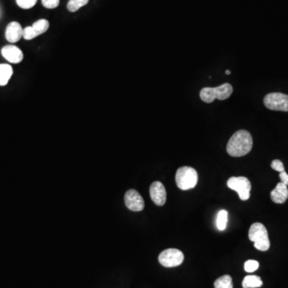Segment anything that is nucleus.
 Masks as SVG:
<instances>
[{
  "mask_svg": "<svg viewBox=\"0 0 288 288\" xmlns=\"http://www.w3.org/2000/svg\"><path fill=\"white\" fill-rule=\"evenodd\" d=\"M279 178L281 180V183H284L285 185L288 186V174L285 171L279 173Z\"/></svg>",
  "mask_w": 288,
  "mask_h": 288,
  "instance_id": "b1692460",
  "label": "nucleus"
},
{
  "mask_svg": "<svg viewBox=\"0 0 288 288\" xmlns=\"http://www.w3.org/2000/svg\"><path fill=\"white\" fill-rule=\"evenodd\" d=\"M263 103L272 111L288 112V96L282 93H270L265 96Z\"/></svg>",
  "mask_w": 288,
  "mask_h": 288,
  "instance_id": "0eeeda50",
  "label": "nucleus"
},
{
  "mask_svg": "<svg viewBox=\"0 0 288 288\" xmlns=\"http://www.w3.org/2000/svg\"><path fill=\"white\" fill-rule=\"evenodd\" d=\"M248 238L254 242V247L258 251L267 252L270 248L268 230L261 223H255L250 226Z\"/></svg>",
  "mask_w": 288,
  "mask_h": 288,
  "instance_id": "f03ea898",
  "label": "nucleus"
},
{
  "mask_svg": "<svg viewBox=\"0 0 288 288\" xmlns=\"http://www.w3.org/2000/svg\"><path fill=\"white\" fill-rule=\"evenodd\" d=\"M13 75V69L9 64H0V86H6Z\"/></svg>",
  "mask_w": 288,
  "mask_h": 288,
  "instance_id": "ddd939ff",
  "label": "nucleus"
},
{
  "mask_svg": "<svg viewBox=\"0 0 288 288\" xmlns=\"http://www.w3.org/2000/svg\"><path fill=\"white\" fill-rule=\"evenodd\" d=\"M49 26H50L49 22L47 19L43 18L33 23L32 28H34V32H36V34L39 36L40 34H44L48 30Z\"/></svg>",
  "mask_w": 288,
  "mask_h": 288,
  "instance_id": "dca6fc26",
  "label": "nucleus"
},
{
  "mask_svg": "<svg viewBox=\"0 0 288 288\" xmlns=\"http://www.w3.org/2000/svg\"><path fill=\"white\" fill-rule=\"evenodd\" d=\"M227 217H228V213L226 210H221L218 213L217 227L220 231H224L226 229Z\"/></svg>",
  "mask_w": 288,
  "mask_h": 288,
  "instance_id": "f3484780",
  "label": "nucleus"
},
{
  "mask_svg": "<svg viewBox=\"0 0 288 288\" xmlns=\"http://www.w3.org/2000/svg\"><path fill=\"white\" fill-rule=\"evenodd\" d=\"M253 146L252 136L247 130L236 131L226 145V151L232 157L246 156L252 151Z\"/></svg>",
  "mask_w": 288,
  "mask_h": 288,
  "instance_id": "f257e3e1",
  "label": "nucleus"
},
{
  "mask_svg": "<svg viewBox=\"0 0 288 288\" xmlns=\"http://www.w3.org/2000/svg\"><path fill=\"white\" fill-rule=\"evenodd\" d=\"M125 205L132 211H141L144 210L145 204L143 197L137 191L130 189L128 191L124 196Z\"/></svg>",
  "mask_w": 288,
  "mask_h": 288,
  "instance_id": "6e6552de",
  "label": "nucleus"
},
{
  "mask_svg": "<svg viewBox=\"0 0 288 288\" xmlns=\"http://www.w3.org/2000/svg\"><path fill=\"white\" fill-rule=\"evenodd\" d=\"M259 267L258 261L253 260V259H250L247 260L244 263V270L245 272H248V273H252V272H256Z\"/></svg>",
  "mask_w": 288,
  "mask_h": 288,
  "instance_id": "6ab92c4d",
  "label": "nucleus"
},
{
  "mask_svg": "<svg viewBox=\"0 0 288 288\" xmlns=\"http://www.w3.org/2000/svg\"><path fill=\"white\" fill-rule=\"evenodd\" d=\"M151 200L157 206H163L167 201V192L165 187L160 181H156L150 187Z\"/></svg>",
  "mask_w": 288,
  "mask_h": 288,
  "instance_id": "1a4fd4ad",
  "label": "nucleus"
},
{
  "mask_svg": "<svg viewBox=\"0 0 288 288\" xmlns=\"http://www.w3.org/2000/svg\"><path fill=\"white\" fill-rule=\"evenodd\" d=\"M38 36L36 32H34V28L32 27H27L23 29V38L26 40H32Z\"/></svg>",
  "mask_w": 288,
  "mask_h": 288,
  "instance_id": "412c9836",
  "label": "nucleus"
},
{
  "mask_svg": "<svg viewBox=\"0 0 288 288\" xmlns=\"http://www.w3.org/2000/svg\"><path fill=\"white\" fill-rule=\"evenodd\" d=\"M23 29L18 22H12L7 25L5 37L11 44H16L23 38Z\"/></svg>",
  "mask_w": 288,
  "mask_h": 288,
  "instance_id": "9b49d317",
  "label": "nucleus"
},
{
  "mask_svg": "<svg viewBox=\"0 0 288 288\" xmlns=\"http://www.w3.org/2000/svg\"><path fill=\"white\" fill-rule=\"evenodd\" d=\"M42 4L48 9H54L59 7L60 0H42Z\"/></svg>",
  "mask_w": 288,
  "mask_h": 288,
  "instance_id": "4be33fe9",
  "label": "nucleus"
},
{
  "mask_svg": "<svg viewBox=\"0 0 288 288\" xmlns=\"http://www.w3.org/2000/svg\"><path fill=\"white\" fill-rule=\"evenodd\" d=\"M242 288H257L263 286V281L258 275H247L242 280Z\"/></svg>",
  "mask_w": 288,
  "mask_h": 288,
  "instance_id": "4468645a",
  "label": "nucleus"
},
{
  "mask_svg": "<svg viewBox=\"0 0 288 288\" xmlns=\"http://www.w3.org/2000/svg\"><path fill=\"white\" fill-rule=\"evenodd\" d=\"M226 75H230V74H231V71H228V70H226Z\"/></svg>",
  "mask_w": 288,
  "mask_h": 288,
  "instance_id": "393cba45",
  "label": "nucleus"
},
{
  "mask_svg": "<svg viewBox=\"0 0 288 288\" xmlns=\"http://www.w3.org/2000/svg\"><path fill=\"white\" fill-rule=\"evenodd\" d=\"M271 167H272V169L276 171V172H279V173L285 171L284 163L279 160H273L272 162V164H271Z\"/></svg>",
  "mask_w": 288,
  "mask_h": 288,
  "instance_id": "5701e85b",
  "label": "nucleus"
},
{
  "mask_svg": "<svg viewBox=\"0 0 288 288\" xmlns=\"http://www.w3.org/2000/svg\"><path fill=\"white\" fill-rule=\"evenodd\" d=\"M88 2H89V0H69L68 3H67V9L69 12H77L80 7L87 5Z\"/></svg>",
  "mask_w": 288,
  "mask_h": 288,
  "instance_id": "a211bd4d",
  "label": "nucleus"
},
{
  "mask_svg": "<svg viewBox=\"0 0 288 288\" xmlns=\"http://www.w3.org/2000/svg\"><path fill=\"white\" fill-rule=\"evenodd\" d=\"M233 92V87L230 83L224 84L216 87H204L200 92V98L207 103H212L215 99L225 100L228 98Z\"/></svg>",
  "mask_w": 288,
  "mask_h": 288,
  "instance_id": "7ed1b4c3",
  "label": "nucleus"
},
{
  "mask_svg": "<svg viewBox=\"0 0 288 288\" xmlns=\"http://www.w3.org/2000/svg\"><path fill=\"white\" fill-rule=\"evenodd\" d=\"M1 54L5 60L11 64H19L23 60V53L22 50L15 45H7L1 50Z\"/></svg>",
  "mask_w": 288,
  "mask_h": 288,
  "instance_id": "9d476101",
  "label": "nucleus"
},
{
  "mask_svg": "<svg viewBox=\"0 0 288 288\" xmlns=\"http://www.w3.org/2000/svg\"><path fill=\"white\" fill-rule=\"evenodd\" d=\"M18 7L23 9H30L36 4L38 0H16Z\"/></svg>",
  "mask_w": 288,
  "mask_h": 288,
  "instance_id": "aec40b11",
  "label": "nucleus"
},
{
  "mask_svg": "<svg viewBox=\"0 0 288 288\" xmlns=\"http://www.w3.org/2000/svg\"><path fill=\"white\" fill-rule=\"evenodd\" d=\"M271 199L275 204H284L288 199V186L281 182L278 183L274 190L271 192Z\"/></svg>",
  "mask_w": 288,
  "mask_h": 288,
  "instance_id": "f8f14e48",
  "label": "nucleus"
},
{
  "mask_svg": "<svg viewBox=\"0 0 288 288\" xmlns=\"http://www.w3.org/2000/svg\"><path fill=\"white\" fill-rule=\"evenodd\" d=\"M227 187L231 190L236 191L242 201H246L251 196L252 183L246 177H231L227 180Z\"/></svg>",
  "mask_w": 288,
  "mask_h": 288,
  "instance_id": "39448f33",
  "label": "nucleus"
},
{
  "mask_svg": "<svg viewBox=\"0 0 288 288\" xmlns=\"http://www.w3.org/2000/svg\"><path fill=\"white\" fill-rule=\"evenodd\" d=\"M215 288H233V283L231 275L224 274L215 280L214 283Z\"/></svg>",
  "mask_w": 288,
  "mask_h": 288,
  "instance_id": "2eb2a0df",
  "label": "nucleus"
},
{
  "mask_svg": "<svg viewBox=\"0 0 288 288\" xmlns=\"http://www.w3.org/2000/svg\"><path fill=\"white\" fill-rule=\"evenodd\" d=\"M184 255L180 250L168 248L164 250L159 256L160 264L165 268H175L183 263Z\"/></svg>",
  "mask_w": 288,
  "mask_h": 288,
  "instance_id": "423d86ee",
  "label": "nucleus"
},
{
  "mask_svg": "<svg viewBox=\"0 0 288 288\" xmlns=\"http://www.w3.org/2000/svg\"><path fill=\"white\" fill-rule=\"evenodd\" d=\"M176 185L183 191L194 188L198 183V173L193 167H179L176 175Z\"/></svg>",
  "mask_w": 288,
  "mask_h": 288,
  "instance_id": "20e7f679",
  "label": "nucleus"
}]
</instances>
